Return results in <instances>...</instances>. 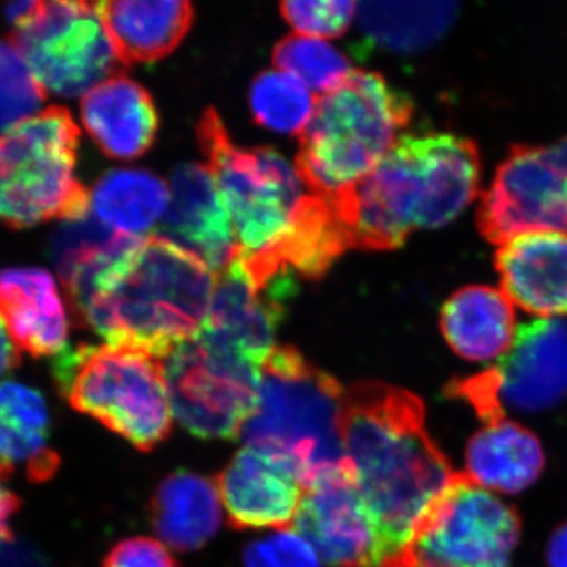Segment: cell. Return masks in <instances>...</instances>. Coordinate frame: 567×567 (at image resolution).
I'll return each mask as SVG.
<instances>
[{"label": "cell", "mask_w": 567, "mask_h": 567, "mask_svg": "<svg viewBox=\"0 0 567 567\" xmlns=\"http://www.w3.org/2000/svg\"><path fill=\"white\" fill-rule=\"evenodd\" d=\"M74 320L106 339L166 357L203 330L215 271L163 237H128L62 279Z\"/></svg>", "instance_id": "cell-1"}, {"label": "cell", "mask_w": 567, "mask_h": 567, "mask_svg": "<svg viewBox=\"0 0 567 567\" xmlns=\"http://www.w3.org/2000/svg\"><path fill=\"white\" fill-rule=\"evenodd\" d=\"M344 456L371 513L380 566L456 476L425 427L417 395L382 382H358L344 393Z\"/></svg>", "instance_id": "cell-2"}, {"label": "cell", "mask_w": 567, "mask_h": 567, "mask_svg": "<svg viewBox=\"0 0 567 567\" xmlns=\"http://www.w3.org/2000/svg\"><path fill=\"white\" fill-rule=\"evenodd\" d=\"M475 142L451 133L409 134L363 181L331 197L353 248L390 251L413 230L453 223L476 199Z\"/></svg>", "instance_id": "cell-3"}, {"label": "cell", "mask_w": 567, "mask_h": 567, "mask_svg": "<svg viewBox=\"0 0 567 567\" xmlns=\"http://www.w3.org/2000/svg\"><path fill=\"white\" fill-rule=\"evenodd\" d=\"M197 134L249 274L259 282L292 274L279 268L278 254L312 197L297 169L274 148L238 147L213 107Z\"/></svg>", "instance_id": "cell-4"}, {"label": "cell", "mask_w": 567, "mask_h": 567, "mask_svg": "<svg viewBox=\"0 0 567 567\" xmlns=\"http://www.w3.org/2000/svg\"><path fill=\"white\" fill-rule=\"evenodd\" d=\"M344 393L334 377L297 349L275 347L260 365L259 399L241 440L292 468L306 487L319 473L346 462Z\"/></svg>", "instance_id": "cell-5"}, {"label": "cell", "mask_w": 567, "mask_h": 567, "mask_svg": "<svg viewBox=\"0 0 567 567\" xmlns=\"http://www.w3.org/2000/svg\"><path fill=\"white\" fill-rule=\"evenodd\" d=\"M412 112L409 96L382 74L353 71L320 96L301 133L295 169L306 188L331 199L363 181L404 136Z\"/></svg>", "instance_id": "cell-6"}, {"label": "cell", "mask_w": 567, "mask_h": 567, "mask_svg": "<svg viewBox=\"0 0 567 567\" xmlns=\"http://www.w3.org/2000/svg\"><path fill=\"white\" fill-rule=\"evenodd\" d=\"M59 390L74 410L95 417L141 451L173 431L163 358L130 346H80L54 361Z\"/></svg>", "instance_id": "cell-7"}, {"label": "cell", "mask_w": 567, "mask_h": 567, "mask_svg": "<svg viewBox=\"0 0 567 567\" xmlns=\"http://www.w3.org/2000/svg\"><path fill=\"white\" fill-rule=\"evenodd\" d=\"M80 137L62 106L0 134V223L22 229L87 215L91 194L76 174Z\"/></svg>", "instance_id": "cell-8"}, {"label": "cell", "mask_w": 567, "mask_h": 567, "mask_svg": "<svg viewBox=\"0 0 567 567\" xmlns=\"http://www.w3.org/2000/svg\"><path fill=\"white\" fill-rule=\"evenodd\" d=\"M520 535L513 506L456 473L380 567H509Z\"/></svg>", "instance_id": "cell-9"}, {"label": "cell", "mask_w": 567, "mask_h": 567, "mask_svg": "<svg viewBox=\"0 0 567 567\" xmlns=\"http://www.w3.org/2000/svg\"><path fill=\"white\" fill-rule=\"evenodd\" d=\"M178 423L205 440L235 439L259 399L260 365L196 336L163 357Z\"/></svg>", "instance_id": "cell-10"}, {"label": "cell", "mask_w": 567, "mask_h": 567, "mask_svg": "<svg viewBox=\"0 0 567 567\" xmlns=\"http://www.w3.org/2000/svg\"><path fill=\"white\" fill-rule=\"evenodd\" d=\"M13 44L43 89L65 99L91 92L122 63L96 3L39 2Z\"/></svg>", "instance_id": "cell-11"}, {"label": "cell", "mask_w": 567, "mask_h": 567, "mask_svg": "<svg viewBox=\"0 0 567 567\" xmlns=\"http://www.w3.org/2000/svg\"><path fill=\"white\" fill-rule=\"evenodd\" d=\"M477 226L499 246L528 233L567 234V137L514 147L481 199Z\"/></svg>", "instance_id": "cell-12"}, {"label": "cell", "mask_w": 567, "mask_h": 567, "mask_svg": "<svg viewBox=\"0 0 567 567\" xmlns=\"http://www.w3.org/2000/svg\"><path fill=\"white\" fill-rule=\"evenodd\" d=\"M295 290L293 274L259 284L240 256L216 276L210 311L197 336L262 365L275 349V334Z\"/></svg>", "instance_id": "cell-13"}, {"label": "cell", "mask_w": 567, "mask_h": 567, "mask_svg": "<svg viewBox=\"0 0 567 567\" xmlns=\"http://www.w3.org/2000/svg\"><path fill=\"white\" fill-rule=\"evenodd\" d=\"M295 525L330 566L380 567L374 520L347 458L305 487Z\"/></svg>", "instance_id": "cell-14"}, {"label": "cell", "mask_w": 567, "mask_h": 567, "mask_svg": "<svg viewBox=\"0 0 567 567\" xmlns=\"http://www.w3.org/2000/svg\"><path fill=\"white\" fill-rule=\"evenodd\" d=\"M503 412L536 413L567 395V322L540 319L518 328L513 346L491 368Z\"/></svg>", "instance_id": "cell-15"}, {"label": "cell", "mask_w": 567, "mask_h": 567, "mask_svg": "<svg viewBox=\"0 0 567 567\" xmlns=\"http://www.w3.org/2000/svg\"><path fill=\"white\" fill-rule=\"evenodd\" d=\"M219 498L235 529H287L297 520L305 486L292 468L245 446L216 480Z\"/></svg>", "instance_id": "cell-16"}, {"label": "cell", "mask_w": 567, "mask_h": 567, "mask_svg": "<svg viewBox=\"0 0 567 567\" xmlns=\"http://www.w3.org/2000/svg\"><path fill=\"white\" fill-rule=\"evenodd\" d=\"M163 238L199 257L219 274L237 256L233 219L207 166L181 164L171 177Z\"/></svg>", "instance_id": "cell-17"}, {"label": "cell", "mask_w": 567, "mask_h": 567, "mask_svg": "<svg viewBox=\"0 0 567 567\" xmlns=\"http://www.w3.org/2000/svg\"><path fill=\"white\" fill-rule=\"evenodd\" d=\"M503 292L524 311L550 319L567 315V234L528 233L495 256Z\"/></svg>", "instance_id": "cell-18"}, {"label": "cell", "mask_w": 567, "mask_h": 567, "mask_svg": "<svg viewBox=\"0 0 567 567\" xmlns=\"http://www.w3.org/2000/svg\"><path fill=\"white\" fill-rule=\"evenodd\" d=\"M0 319L32 357L65 352L70 323L58 284L41 268L0 271Z\"/></svg>", "instance_id": "cell-19"}, {"label": "cell", "mask_w": 567, "mask_h": 567, "mask_svg": "<svg viewBox=\"0 0 567 567\" xmlns=\"http://www.w3.org/2000/svg\"><path fill=\"white\" fill-rule=\"evenodd\" d=\"M81 117L92 140L112 158H140L151 151L158 133V111L151 93L123 74L85 93Z\"/></svg>", "instance_id": "cell-20"}, {"label": "cell", "mask_w": 567, "mask_h": 567, "mask_svg": "<svg viewBox=\"0 0 567 567\" xmlns=\"http://www.w3.org/2000/svg\"><path fill=\"white\" fill-rule=\"evenodd\" d=\"M96 6L123 65L166 58L194 20L192 3L183 0H111Z\"/></svg>", "instance_id": "cell-21"}, {"label": "cell", "mask_w": 567, "mask_h": 567, "mask_svg": "<svg viewBox=\"0 0 567 567\" xmlns=\"http://www.w3.org/2000/svg\"><path fill=\"white\" fill-rule=\"evenodd\" d=\"M440 327L453 352L475 363L506 354L517 334L513 301L487 286H468L451 295Z\"/></svg>", "instance_id": "cell-22"}, {"label": "cell", "mask_w": 567, "mask_h": 567, "mask_svg": "<svg viewBox=\"0 0 567 567\" xmlns=\"http://www.w3.org/2000/svg\"><path fill=\"white\" fill-rule=\"evenodd\" d=\"M465 475L483 488L520 494L539 480L546 454L539 439L514 421L487 424L470 439Z\"/></svg>", "instance_id": "cell-23"}, {"label": "cell", "mask_w": 567, "mask_h": 567, "mask_svg": "<svg viewBox=\"0 0 567 567\" xmlns=\"http://www.w3.org/2000/svg\"><path fill=\"white\" fill-rule=\"evenodd\" d=\"M152 524L164 543L175 550L204 547L221 525L218 487L197 473L175 472L153 495Z\"/></svg>", "instance_id": "cell-24"}, {"label": "cell", "mask_w": 567, "mask_h": 567, "mask_svg": "<svg viewBox=\"0 0 567 567\" xmlns=\"http://www.w3.org/2000/svg\"><path fill=\"white\" fill-rule=\"evenodd\" d=\"M458 13L453 2L357 3L358 24L365 39L382 50L415 52L446 35Z\"/></svg>", "instance_id": "cell-25"}, {"label": "cell", "mask_w": 567, "mask_h": 567, "mask_svg": "<svg viewBox=\"0 0 567 567\" xmlns=\"http://www.w3.org/2000/svg\"><path fill=\"white\" fill-rule=\"evenodd\" d=\"M171 203V188L152 173L115 169L104 174L91 193L92 210L104 226L132 237L151 230Z\"/></svg>", "instance_id": "cell-26"}, {"label": "cell", "mask_w": 567, "mask_h": 567, "mask_svg": "<svg viewBox=\"0 0 567 567\" xmlns=\"http://www.w3.org/2000/svg\"><path fill=\"white\" fill-rule=\"evenodd\" d=\"M249 102L256 122L281 134L303 133L317 106L303 82L278 70L264 71L254 80Z\"/></svg>", "instance_id": "cell-27"}, {"label": "cell", "mask_w": 567, "mask_h": 567, "mask_svg": "<svg viewBox=\"0 0 567 567\" xmlns=\"http://www.w3.org/2000/svg\"><path fill=\"white\" fill-rule=\"evenodd\" d=\"M274 61L284 73L292 74L312 91L331 92L353 73L350 62L327 41L290 35L279 41Z\"/></svg>", "instance_id": "cell-28"}, {"label": "cell", "mask_w": 567, "mask_h": 567, "mask_svg": "<svg viewBox=\"0 0 567 567\" xmlns=\"http://www.w3.org/2000/svg\"><path fill=\"white\" fill-rule=\"evenodd\" d=\"M61 466L47 432L33 431L0 410V472L9 480L21 468L33 483L50 481Z\"/></svg>", "instance_id": "cell-29"}, {"label": "cell", "mask_w": 567, "mask_h": 567, "mask_svg": "<svg viewBox=\"0 0 567 567\" xmlns=\"http://www.w3.org/2000/svg\"><path fill=\"white\" fill-rule=\"evenodd\" d=\"M47 102L43 85L13 43L0 40V132L33 117Z\"/></svg>", "instance_id": "cell-30"}, {"label": "cell", "mask_w": 567, "mask_h": 567, "mask_svg": "<svg viewBox=\"0 0 567 567\" xmlns=\"http://www.w3.org/2000/svg\"><path fill=\"white\" fill-rule=\"evenodd\" d=\"M125 234L115 233L95 216L63 221L52 234L50 257L59 276L65 278L78 265L117 245Z\"/></svg>", "instance_id": "cell-31"}, {"label": "cell", "mask_w": 567, "mask_h": 567, "mask_svg": "<svg viewBox=\"0 0 567 567\" xmlns=\"http://www.w3.org/2000/svg\"><path fill=\"white\" fill-rule=\"evenodd\" d=\"M282 17L295 29L308 35L336 39L346 33L350 28L357 11L353 2H328V0H315V2H284L281 3Z\"/></svg>", "instance_id": "cell-32"}, {"label": "cell", "mask_w": 567, "mask_h": 567, "mask_svg": "<svg viewBox=\"0 0 567 567\" xmlns=\"http://www.w3.org/2000/svg\"><path fill=\"white\" fill-rule=\"evenodd\" d=\"M0 410L33 431H50V412L39 391L18 382H0Z\"/></svg>", "instance_id": "cell-33"}, {"label": "cell", "mask_w": 567, "mask_h": 567, "mask_svg": "<svg viewBox=\"0 0 567 567\" xmlns=\"http://www.w3.org/2000/svg\"><path fill=\"white\" fill-rule=\"evenodd\" d=\"M103 567H178L171 551L152 537H130L112 547Z\"/></svg>", "instance_id": "cell-34"}, {"label": "cell", "mask_w": 567, "mask_h": 567, "mask_svg": "<svg viewBox=\"0 0 567 567\" xmlns=\"http://www.w3.org/2000/svg\"><path fill=\"white\" fill-rule=\"evenodd\" d=\"M268 543L274 550L276 567H320L319 555L298 533L284 529Z\"/></svg>", "instance_id": "cell-35"}, {"label": "cell", "mask_w": 567, "mask_h": 567, "mask_svg": "<svg viewBox=\"0 0 567 567\" xmlns=\"http://www.w3.org/2000/svg\"><path fill=\"white\" fill-rule=\"evenodd\" d=\"M546 558L550 567H567V520L548 539Z\"/></svg>", "instance_id": "cell-36"}, {"label": "cell", "mask_w": 567, "mask_h": 567, "mask_svg": "<svg viewBox=\"0 0 567 567\" xmlns=\"http://www.w3.org/2000/svg\"><path fill=\"white\" fill-rule=\"evenodd\" d=\"M20 364V350L11 342L9 331L0 319V377L9 374Z\"/></svg>", "instance_id": "cell-37"}, {"label": "cell", "mask_w": 567, "mask_h": 567, "mask_svg": "<svg viewBox=\"0 0 567 567\" xmlns=\"http://www.w3.org/2000/svg\"><path fill=\"white\" fill-rule=\"evenodd\" d=\"M244 561L246 567H276L274 550L270 543H252L245 548Z\"/></svg>", "instance_id": "cell-38"}, {"label": "cell", "mask_w": 567, "mask_h": 567, "mask_svg": "<svg viewBox=\"0 0 567 567\" xmlns=\"http://www.w3.org/2000/svg\"><path fill=\"white\" fill-rule=\"evenodd\" d=\"M37 7H39V2L10 3L3 13H6L7 20H9L11 24L14 25V28H18V25H21L22 22L28 21L29 18L32 17L33 11L37 10Z\"/></svg>", "instance_id": "cell-39"}]
</instances>
